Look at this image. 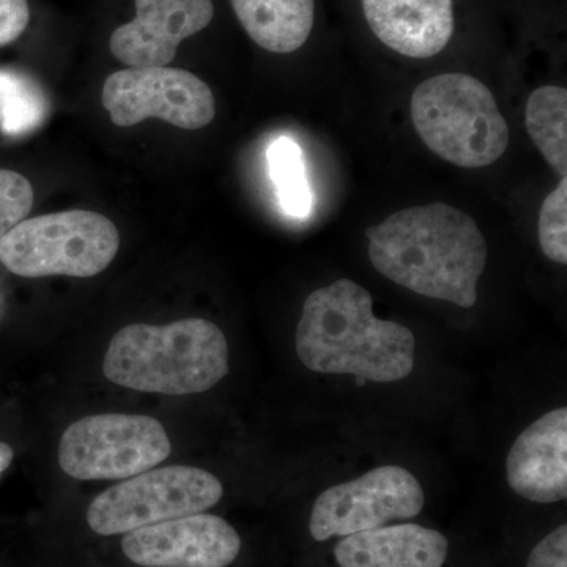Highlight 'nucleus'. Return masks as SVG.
Listing matches in <instances>:
<instances>
[{"instance_id": "f03ea898", "label": "nucleus", "mask_w": 567, "mask_h": 567, "mask_svg": "<svg viewBox=\"0 0 567 567\" xmlns=\"http://www.w3.org/2000/svg\"><path fill=\"white\" fill-rule=\"evenodd\" d=\"M295 347L309 371L353 375L358 383L399 382L415 365V334L404 324L380 320L371 293L350 279L306 298Z\"/></svg>"}, {"instance_id": "412c9836", "label": "nucleus", "mask_w": 567, "mask_h": 567, "mask_svg": "<svg viewBox=\"0 0 567 567\" xmlns=\"http://www.w3.org/2000/svg\"><path fill=\"white\" fill-rule=\"evenodd\" d=\"M527 567H567L566 525L554 529L533 548Z\"/></svg>"}, {"instance_id": "ddd939ff", "label": "nucleus", "mask_w": 567, "mask_h": 567, "mask_svg": "<svg viewBox=\"0 0 567 567\" xmlns=\"http://www.w3.org/2000/svg\"><path fill=\"white\" fill-rule=\"evenodd\" d=\"M363 11L377 39L406 58H434L453 37V0H363Z\"/></svg>"}, {"instance_id": "7ed1b4c3", "label": "nucleus", "mask_w": 567, "mask_h": 567, "mask_svg": "<svg viewBox=\"0 0 567 567\" xmlns=\"http://www.w3.org/2000/svg\"><path fill=\"white\" fill-rule=\"evenodd\" d=\"M103 372L115 385L144 393H204L229 374V344L205 319L128 324L112 338Z\"/></svg>"}, {"instance_id": "5701e85b", "label": "nucleus", "mask_w": 567, "mask_h": 567, "mask_svg": "<svg viewBox=\"0 0 567 567\" xmlns=\"http://www.w3.org/2000/svg\"><path fill=\"white\" fill-rule=\"evenodd\" d=\"M14 451L13 447L7 445V443L0 442V476L9 468L11 461H13Z\"/></svg>"}, {"instance_id": "39448f33", "label": "nucleus", "mask_w": 567, "mask_h": 567, "mask_svg": "<svg viewBox=\"0 0 567 567\" xmlns=\"http://www.w3.org/2000/svg\"><path fill=\"white\" fill-rule=\"evenodd\" d=\"M121 235L106 216L71 210L24 219L0 240V262L22 278H92L117 256Z\"/></svg>"}, {"instance_id": "6ab92c4d", "label": "nucleus", "mask_w": 567, "mask_h": 567, "mask_svg": "<svg viewBox=\"0 0 567 567\" xmlns=\"http://www.w3.org/2000/svg\"><path fill=\"white\" fill-rule=\"evenodd\" d=\"M537 237L543 252L554 262L567 264V178L563 177L543 207L537 219Z\"/></svg>"}, {"instance_id": "4be33fe9", "label": "nucleus", "mask_w": 567, "mask_h": 567, "mask_svg": "<svg viewBox=\"0 0 567 567\" xmlns=\"http://www.w3.org/2000/svg\"><path fill=\"white\" fill-rule=\"evenodd\" d=\"M31 20L28 0H0V47L20 39Z\"/></svg>"}, {"instance_id": "423d86ee", "label": "nucleus", "mask_w": 567, "mask_h": 567, "mask_svg": "<svg viewBox=\"0 0 567 567\" xmlns=\"http://www.w3.org/2000/svg\"><path fill=\"white\" fill-rule=\"evenodd\" d=\"M221 481L197 466L151 468L96 496L87 509V524L100 536L126 535L194 514L221 502Z\"/></svg>"}, {"instance_id": "4468645a", "label": "nucleus", "mask_w": 567, "mask_h": 567, "mask_svg": "<svg viewBox=\"0 0 567 567\" xmlns=\"http://www.w3.org/2000/svg\"><path fill=\"white\" fill-rule=\"evenodd\" d=\"M447 550L442 533L404 524L346 536L333 551L341 567H443Z\"/></svg>"}, {"instance_id": "f3484780", "label": "nucleus", "mask_w": 567, "mask_h": 567, "mask_svg": "<svg viewBox=\"0 0 567 567\" xmlns=\"http://www.w3.org/2000/svg\"><path fill=\"white\" fill-rule=\"evenodd\" d=\"M267 158L282 210L293 218H306L311 213L312 193L306 178L300 145L290 137H278L271 142Z\"/></svg>"}, {"instance_id": "f8f14e48", "label": "nucleus", "mask_w": 567, "mask_h": 567, "mask_svg": "<svg viewBox=\"0 0 567 567\" xmlns=\"http://www.w3.org/2000/svg\"><path fill=\"white\" fill-rule=\"evenodd\" d=\"M507 484L533 503L565 502L567 496V409L551 410L529 424L506 458Z\"/></svg>"}, {"instance_id": "dca6fc26", "label": "nucleus", "mask_w": 567, "mask_h": 567, "mask_svg": "<svg viewBox=\"0 0 567 567\" xmlns=\"http://www.w3.org/2000/svg\"><path fill=\"white\" fill-rule=\"evenodd\" d=\"M529 137L546 162L563 177L567 173V91L544 85L529 95L525 107Z\"/></svg>"}, {"instance_id": "0eeeda50", "label": "nucleus", "mask_w": 567, "mask_h": 567, "mask_svg": "<svg viewBox=\"0 0 567 567\" xmlns=\"http://www.w3.org/2000/svg\"><path fill=\"white\" fill-rule=\"evenodd\" d=\"M169 454V436L155 417L107 413L82 417L65 429L59 465L74 480H128L155 468Z\"/></svg>"}, {"instance_id": "2eb2a0df", "label": "nucleus", "mask_w": 567, "mask_h": 567, "mask_svg": "<svg viewBox=\"0 0 567 567\" xmlns=\"http://www.w3.org/2000/svg\"><path fill=\"white\" fill-rule=\"evenodd\" d=\"M254 43L290 54L308 41L315 25V0H230Z\"/></svg>"}, {"instance_id": "20e7f679", "label": "nucleus", "mask_w": 567, "mask_h": 567, "mask_svg": "<svg viewBox=\"0 0 567 567\" xmlns=\"http://www.w3.org/2000/svg\"><path fill=\"white\" fill-rule=\"evenodd\" d=\"M410 115L424 144L454 166H491L509 145V128L494 95L464 73L429 78L413 92Z\"/></svg>"}, {"instance_id": "f257e3e1", "label": "nucleus", "mask_w": 567, "mask_h": 567, "mask_svg": "<svg viewBox=\"0 0 567 567\" xmlns=\"http://www.w3.org/2000/svg\"><path fill=\"white\" fill-rule=\"evenodd\" d=\"M380 275L423 297L473 308L487 244L472 216L443 203L405 208L365 230Z\"/></svg>"}, {"instance_id": "1a4fd4ad", "label": "nucleus", "mask_w": 567, "mask_h": 567, "mask_svg": "<svg viewBox=\"0 0 567 567\" xmlns=\"http://www.w3.org/2000/svg\"><path fill=\"white\" fill-rule=\"evenodd\" d=\"M103 106L117 126L155 117L183 130L210 125L216 114L210 87L196 74L169 66H130L104 82Z\"/></svg>"}, {"instance_id": "a211bd4d", "label": "nucleus", "mask_w": 567, "mask_h": 567, "mask_svg": "<svg viewBox=\"0 0 567 567\" xmlns=\"http://www.w3.org/2000/svg\"><path fill=\"white\" fill-rule=\"evenodd\" d=\"M48 103L39 85L17 71L0 70V130L9 136L31 133L47 117Z\"/></svg>"}, {"instance_id": "aec40b11", "label": "nucleus", "mask_w": 567, "mask_h": 567, "mask_svg": "<svg viewBox=\"0 0 567 567\" xmlns=\"http://www.w3.org/2000/svg\"><path fill=\"white\" fill-rule=\"evenodd\" d=\"M33 189L24 175L0 169V240L32 210Z\"/></svg>"}, {"instance_id": "6e6552de", "label": "nucleus", "mask_w": 567, "mask_h": 567, "mask_svg": "<svg viewBox=\"0 0 567 567\" xmlns=\"http://www.w3.org/2000/svg\"><path fill=\"white\" fill-rule=\"evenodd\" d=\"M424 507L420 481L404 466L385 465L327 488L316 499L309 532L319 543L416 517Z\"/></svg>"}, {"instance_id": "9d476101", "label": "nucleus", "mask_w": 567, "mask_h": 567, "mask_svg": "<svg viewBox=\"0 0 567 567\" xmlns=\"http://www.w3.org/2000/svg\"><path fill=\"white\" fill-rule=\"evenodd\" d=\"M122 550L141 567H227L241 539L229 522L200 513L126 533Z\"/></svg>"}, {"instance_id": "9b49d317", "label": "nucleus", "mask_w": 567, "mask_h": 567, "mask_svg": "<svg viewBox=\"0 0 567 567\" xmlns=\"http://www.w3.org/2000/svg\"><path fill=\"white\" fill-rule=\"evenodd\" d=\"M136 18L115 29L110 48L128 66H167L183 40L213 20L212 0H134Z\"/></svg>"}]
</instances>
